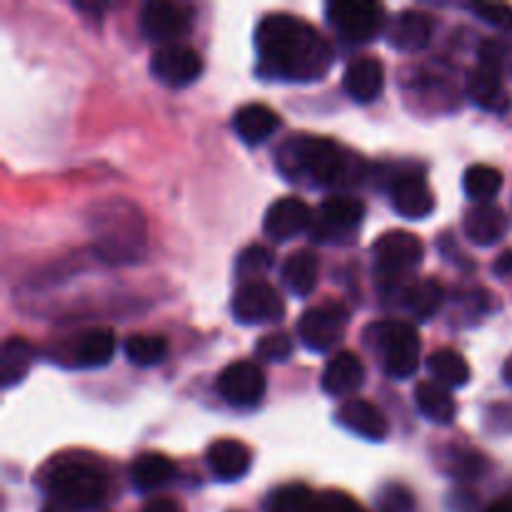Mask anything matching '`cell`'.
Returning <instances> with one entry per match:
<instances>
[{"instance_id": "6da1fadb", "label": "cell", "mask_w": 512, "mask_h": 512, "mask_svg": "<svg viewBox=\"0 0 512 512\" xmlns=\"http://www.w3.org/2000/svg\"><path fill=\"white\" fill-rule=\"evenodd\" d=\"M255 48L265 78L283 83H315L333 65V45L308 23L290 13H273L260 20Z\"/></svg>"}, {"instance_id": "7a4b0ae2", "label": "cell", "mask_w": 512, "mask_h": 512, "mask_svg": "<svg viewBox=\"0 0 512 512\" xmlns=\"http://www.w3.org/2000/svg\"><path fill=\"white\" fill-rule=\"evenodd\" d=\"M280 165L288 175H305L318 185L343 183L350 175L348 153L338 143L318 135H300L290 140L288 148L278 155Z\"/></svg>"}, {"instance_id": "3957f363", "label": "cell", "mask_w": 512, "mask_h": 512, "mask_svg": "<svg viewBox=\"0 0 512 512\" xmlns=\"http://www.w3.org/2000/svg\"><path fill=\"white\" fill-rule=\"evenodd\" d=\"M95 248L110 263H130L145 250L143 215L128 203L98 205V218L93 220Z\"/></svg>"}, {"instance_id": "277c9868", "label": "cell", "mask_w": 512, "mask_h": 512, "mask_svg": "<svg viewBox=\"0 0 512 512\" xmlns=\"http://www.w3.org/2000/svg\"><path fill=\"white\" fill-rule=\"evenodd\" d=\"M108 480L95 465L65 463L50 478V493L73 510H90L103 503Z\"/></svg>"}, {"instance_id": "5b68a950", "label": "cell", "mask_w": 512, "mask_h": 512, "mask_svg": "<svg viewBox=\"0 0 512 512\" xmlns=\"http://www.w3.org/2000/svg\"><path fill=\"white\" fill-rule=\"evenodd\" d=\"M375 335H378L385 373L398 380L415 375V370L420 368V350H423L418 330L405 320H385L375 328Z\"/></svg>"}, {"instance_id": "8992f818", "label": "cell", "mask_w": 512, "mask_h": 512, "mask_svg": "<svg viewBox=\"0 0 512 512\" xmlns=\"http://www.w3.org/2000/svg\"><path fill=\"white\" fill-rule=\"evenodd\" d=\"M328 23L333 25L353 45H365L378 38L380 30L385 33V10L383 5L370 3V0H335L325 8Z\"/></svg>"}, {"instance_id": "52a82bcc", "label": "cell", "mask_w": 512, "mask_h": 512, "mask_svg": "<svg viewBox=\"0 0 512 512\" xmlns=\"http://www.w3.org/2000/svg\"><path fill=\"white\" fill-rule=\"evenodd\" d=\"M423 255L425 248L418 235L405 233V230H390V233L380 235L373 245L375 265L385 278H400V275L418 270Z\"/></svg>"}, {"instance_id": "ba28073f", "label": "cell", "mask_w": 512, "mask_h": 512, "mask_svg": "<svg viewBox=\"0 0 512 512\" xmlns=\"http://www.w3.org/2000/svg\"><path fill=\"white\" fill-rule=\"evenodd\" d=\"M348 310L338 303H325L308 308L298 320L300 340L313 353H325L333 348L348 328Z\"/></svg>"}, {"instance_id": "9c48e42d", "label": "cell", "mask_w": 512, "mask_h": 512, "mask_svg": "<svg viewBox=\"0 0 512 512\" xmlns=\"http://www.w3.org/2000/svg\"><path fill=\"white\" fill-rule=\"evenodd\" d=\"M233 315L238 323H275L285 315V303L278 290L265 280H248L233 295Z\"/></svg>"}, {"instance_id": "30bf717a", "label": "cell", "mask_w": 512, "mask_h": 512, "mask_svg": "<svg viewBox=\"0 0 512 512\" xmlns=\"http://www.w3.org/2000/svg\"><path fill=\"white\" fill-rule=\"evenodd\" d=\"M150 73L168 88H185L203 73V58L190 45H160L150 58Z\"/></svg>"}, {"instance_id": "8fae6325", "label": "cell", "mask_w": 512, "mask_h": 512, "mask_svg": "<svg viewBox=\"0 0 512 512\" xmlns=\"http://www.w3.org/2000/svg\"><path fill=\"white\" fill-rule=\"evenodd\" d=\"M190 20H193V10L188 5L165 3V0L145 3L140 10V30L153 43L170 45V40L188 33Z\"/></svg>"}, {"instance_id": "7c38bea8", "label": "cell", "mask_w": 512, "mask_h": 512, "mask_svg": "<svg viewBox=\"0 0 512 512\" xmlns=\"http://www.w3.org/2000/svg\"><path fill=\"white\" fill-rule=\"evenodd\" d=\"M363 218L365 205L358 198H350V195H330L320 205V218L310 228H313L315 238H345V235L358 230Z\"/></svg>"}, {"instance_id": "4fadbf2b", "label": "cell", "mask_w": 512, "mask_h": 512, "mask_svg": "<svg viewBox=\"0 0 512 512\" xmlns=\"http://www.w3.org/2000/svg\"><path fill=\"white\" fill-rule=\"evenodd\" d=\"M218 390L230 405H255L265 395V373L253 360H238L220 373Z\"/></svg>"}, {"instance_id": "5bb4252c", "label": "cell", "mask_w": 512, "mask_h": 512, "mask_svg": "<svg viewBox=\"0 0 512 512\" xmlns=\"http://www.w3.org/2000/svg\"><path fill=\"white\" fill-rule=\"evenodd\" d=\"M313 225V213H310L308 203L295 195L275 200L265 213V235L275 243H288L295 235L305 233Z\"/></svg>"}, {"instance_id": "9a60e30c", "label": "cell", "mask_w": 512, "mask_h": 512, "mask_svg": "<svg viewBox=\"0 0 512 512\" xmlns=\"http://www.w3.org/2000/svg\"><path fill=\"white\" fill-rule=\"evenodd\" d=\"M433 38V20L420 10H400L385 25V40L398 53H420Z\"/></svg>"}, {"instance_id": "2e32d148", "label": "cell", "mask_w": 512, "mask_h": 512, "mask_svg": "<svg viewBox=\"0 0 512 512\" xmlns=\"http://www.w3.org/2000/svg\"><path fill=\"white\" fill-rule=\"evenodd\" d=\"M390 203L408 220H423L435 210L433 190L420 173H400L390 185Z\"/></svg>"}, {"instance_id": "e0dca14e", "label": "cell", "mask_w": 512, "mask_h": 512, "mask_svg": "<svg viewBox=\"0 0 512 512\" xmlns=\"http://www.w3.org/2000/svg\"><path fill=\"white\" fill-rule=\"evenodd\" d=\"M323 390L333 398H348V395L358 393L365 383V365L350 350H340L338 355L328 360L323 370Z\"/></svg>"}, {"instance_id": "ac0fdd59", "label": "cell", "mask_w": 512, "mask_h": 512, "mask_svg": "<svg viewBox=\"0 0 512 512\" xmlns=\"http://www.w3.org/2000/svg\"><path fill=\"white\" fill-rule=\"evenodd\" d=\"M338 420L343 428L350 430V433L360 435V438L365 440H373V443L385 440L390 433V425L388 420H385L383 410L363 398H353L348 400V403L340 405Z\"/></svg>"}, {"instance_id": "d6986e66", "label": "cell", "mask_w": 512, "mask_h": 512, "mask_svg": "<svg viewBox=\"0 0 512 512\" xmlns=\"http://www.w3.org/2000/svg\"><path fill=\"white\" fill-rule=\"evenodd\" d=\"M385 85V70L380 60L370 55H360L348 63L343 73V88L355 103H373Z\"/></svg>"}, {"instance_id": "ffe728a7", "label": "cell", "mask_w": 512, "mask_h": 512, "mask_svg": "<svg viewBox=\"0 0 512 512\" xmlns=\"http://www.w3.org/2000/svg\"><path fill=\"white\" fill-rule=\"evenodd\" d=\"M205 460H208V468L215 478L223 480V483H233L248 473L253 458H250L248 445L233 438H223L210 445Z\"/></svg>"}, {"instance_id": "44dd1931", "label": "cell", "mask_w": 512, "mask_h": 512, "mask_svg": "<svg viewBox=\"0 0 512 512\" xmlns=\"http://www.w3.org/2000/svg\"><path fill=\"white\" fill-rule=\"evenodd\" d=\"M463 230L470 243L488 248V245H495L498 240L505 238V233H508V215H505L503 208L493 203L475 205L465 215Z\"/></svg>"}, {"instance_id": "7402d4cb", "label": "cell", "mask_w": 512, "mask_h": 512, "mask_svg": "<svg viewBox=\"0 0 512 512\" xmlns=\"http://www.w3.org/2000/svg\"><path fill=\"white\" fill-rule=\"evenodd\" d=\"M280 115L263 103H248L233 115V130L245 145H260L278 133Z\"/></svg>"}, {"instance_id": "603a6c76", "label": "cell", "mask_w": 512, "mask_h": 512, "mask_svg": "<svg viewBox=\"0 0 512 512\" xmlns=\"http://www.w3.org/2000/svg\"><path fill=\"white\" fill-rule=\"evenodd\" d=\"M468 95L478 108L488 110V113L503 115L512 108V95L505 88V80L500 75L490 73L485 68L470 70L468 75Z\"/></svg>"}, {"instance_id": "cb8c5ba5", "label": "cell", "mask_w": 512, "mask_h": 512, "mask_svg": "<svg viewBox=\"0 0 512 512\" xmlns=\"http://www.w3.org/2000/svg\"><path fill=\"white\" fill-rule=\"evenodd\" d=\"M173 478L175 465L160 453H140L130 465V480H133V488L140 490V493L163 488Z\"/></svg>"}, {"instance_id": "d4e9b609", "label": "cell", "mask_w": 512, "mask_h": 512, "mask_svg": "<svg viewBox=\"0 0 512 512\" xmlns=\"http://www.w3.org/2000/svg\"><path fill=\"white\" fill-rule=\"evenodd\" d=\"M320 263L313 250H298L283 265V283L298 298H308L318 285Z\"/></svg>"}, {"instance_id": "484cf974", "label": "cell", "mask_w": 512, "mask_h": 512, "mask_svg": "<svg viewBox=\"0 0 512 512\" xmlns=\"http://www.w3.org/2000/svg\"><path fill=\"white\" fill-rule=\"evenodd\" d=\"M415 405L435 425H450L455 420V413H458L448 388H443L440 383H433V380L418 383V388H415Z\"/></svg>"}, {"instance_id": "4316f807", "label": "cell", "mask_w": 512, "mask_h": 512, "mask_svg": "<svg viewBox=\"0 0 512 512\" xmlns=\"http://www.w3.org/2000/svg\"><path fill=\"white\" fill-rule=\"evenodd\" d=\"M428 370L443 388H465L470 383V365L458 350L440 348L428 358Z\"/></svg>"}, {"instance_id": "83f0119b", "label": "cell", "mask_w": 512, "mask_h": 512, "mask_svg": "<svg viewBox=\"0 0 512 512\" xmlns=\"http://www.w3.org/2000/svg\"><path fill=\"white\" fill-rule=\"evenodd\" d=\"M115 353V335L108 328H90L78 338L75 360L83 368H100L108 365Z\"/></svg>"}, {"instance_id": "f1b7e54d", "label": "cell", "mask_w": 512, "mask_h": 512, "mask_svg": "<svg viewBox=\"0 0 512 512\" xmlns=\"http://www.w3.org/2000/svg\"><path fill=\"white\" fill-rule=\"evenodd\" d=\"M33 355L35 353L28 340H5L3 355H0V380H3L5 388H13V385H18L28 375L30 365H33Z\"/></svg>"}, {"instance_id": "f546056e", "label": "cell", "mask_w": 512, "mask_h": 512, "mask_svg": "<svg viewBox=\"0 0 512 512\" xmlns=\"http://www.w3.org/2000/svg\"><path fill=\"white\" fill-rule=\"evenodd\" d=\"M463 188L470 200L488 205L503 188V173L493 165H470L463 175Z\"/></svg>"}, {"instance_id": "4dcf8cb0", "label": "cell", "mask_w": 512, "mask_h": 512, "mask_svg": "<svg viewBox=\"0 0 512 512\" xmlns=\"http://www.w3.org/2000/svg\"><path fill=\"white\" fill-rule=\"evenodd\" d=\"M403 303L410 313L418 320L433 318L443 305V288L435 280H418V283L408 285L403 295Z\"/></svg>"}, {"instance_id": "1f68e13d", "label": "cell", "mask_w": 512, "mask_h": 512, "mask_svg": "<svg viewBox=\"0 0 512 512\" xmlns=\"http://www.w3.org/2000/svg\"><path fill=\"white\" fill-rule=\"evenodd\" d=\"M123 353L133 365L150 368V365H158L165 360V355H168V340L148 333L130 335L123 345Z\"/></svg>"}, {"instance_id": "d6a6232c", "label": "cell", "mask_w": 512, "mask_h": 512, "mask_svg": "<svg viewBox=\"0 0 512 512\" xmlns=\"http://www.w3.org/2000/svg\"><path fill=\"white\" fill-rule=\"evenodd\" d=\"M480 68L500 75V78H512V43L500 38H488L478 48Z\"/></svg>"}, {"instance_id": "836d02e7", "label": "cell", "mask_w": 512, "mask_h": 512, "mask_svg": "<svg viewBox=\"0 0 512 512\" xmlns=\"http://www.w3.org/2000/svg\"><path fill=\"white\" fill-rule=\"evenodd\" d=\"M313 490L305 485H283V488L273 490L265 503L268 512H308L310 500H313Z\"/></svg>"}, {"instance_id": "e575fe53", "label": "cell", "mask_w": 512, "mask_h": 512, "mask_svg": "<svg viewBox=\"0 0 512 512\" xmlns=\"http://www.w3.org/2000/svg\"><path fill=\"white\" fill-rule=\"evenodd\" d=\"M273 265V253L263 245H250L238 255V275L248 283V280H260Z\"/></svg>"}, {"instance_id": "d590c367", "label": "cell", "mask_w": 512, "mask_h": 512, "mask_svg": "<svg viewBox=\"0 0 512 512\" xmlns=\"http://www.w3.org/2000/svg\"><path fill=\"white\" fill-rule=\"evenodd\" d=\"M255 355L265 363H285L293 355V340L285 333H268L255 343Z\"/></svg>"}, {"instance_id": "8d00e7d4", "label": "cell", "mask_w": 512, "mask_h": 512, "mask_svg": "<svg viewBox=\"0 0 512 512\" xmlns=\"http://www.w3.org/2000/svg\"><path fill=\"white\" fill-rule=\"evenodd\" d=\"M470 10H473L480 20H485V23L493 25V28L503 30V33H510L512 30V5L475 3V5H470Z\"/></svg>"}, {"instance_id": "74e56055", "label": "cell", "mask_w": 512, "mask_h": 512, "mask_svg": "<svg viewBox=\"0 0 512 512\" xmlns=\"http://www.w3.org/2000/svg\"><path fill=\"white\" fill-rule=\"evenodd\" d=\"M308 512H365L360 508L358 503H355L350 495L345 493H315L313 500H310V508Z\"/></svg>"}, {"instance_id": "f35d334b", "label": "cell", "mask_w": 512, "mask_h": 512, "mask_svg": "<svg viewBox=\"0 0 512 512\" xmlns=\"http://www.w3.org/2000/svg\"><path fill=\"white\" fill-rule=\"evenodd\" d=\"M383 505L390 512H405L413 508V498H410V493L405 488H390L383 495Z\"/></svg>"}, {"instance_id": "ab89813d", "label": "cell", "mask_w": 512, "mask_h": 512, "mask_svg": "<svg viewBox=\"0 0 512 512\" xmlns=\"http://www.w3.org/2000/svg\"><path fill=\"white\" fill-rule=\"evenodd\" d=\"M493 270H495V275H500V278L512 280V248L498 255V260H495Z\"/></svg>"}, {"instance_id": "60d3db41", "label": "cell", "mask_w": 512, "mask_h": 512, "mask_svg": "<svg viewBox=\"0 0 512 512\" xmlns=\"http://www.w3.org/2000/svg\"><path fill=\"white\" fill-rule=\"evenodd\" d=\"M143 512H178V505L168 498H155L145 505Z\"/></svg>"}, {"instance_id": "b9f144b4", "label": "cell", "mask_w": 512, "mask_h": 512, "mask_svg": "<svg viewBox=\"0 0 512 512\" xmlns=\"http://www.w3.org/2000/svg\"><path fill=\"white\" fill-rule=\"evenodd\" d=\"M488 512H512V503H508V500H500V503H495Z\"/></svg>"}, {"instance_id": "7bdbcfd3", "label": "cell", "mask_w": 512, "mask_h": 512, "mask_svg": "<svg viewBox=\"0 0 512 512\" xmlns=\"http://www.w3.org/2000/svg\"><path fill=\"white\" fill-rule=\"evenodd\" d=\"M503 375H505V383L512 388V355L508 360H505V368H503Z\"/></svg>"}]
</instances>
